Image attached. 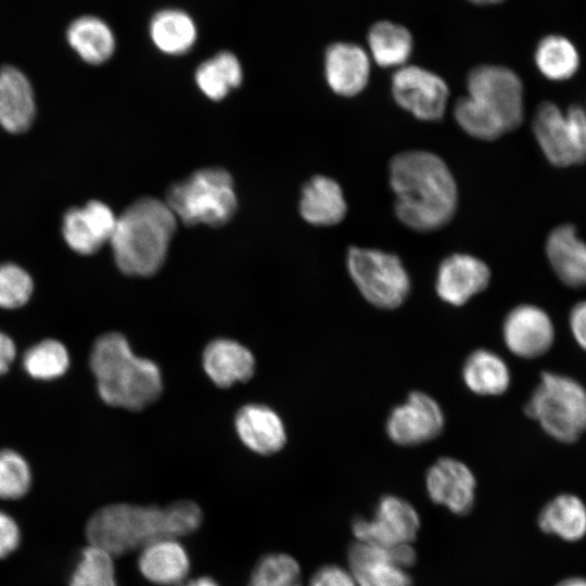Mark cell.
Wrapping results in <instances>:
<instances>
[{"label":"cell","mask_w":586,"mask_h":586,"mask_svg":"<svg viewBox=\"0 0 586 586\" xmlns=\"http://www.w3.org/2000/svg\"><path fill=\"white\" fill-rule=\"evenodd\" d=\"M469 1L476 4H495V3L501 2L502 0H469Z\"/></svg>","instance_id":"7bdbcfd3"},{"label":"cell","mask_w":586,"mask_h":586,"mask_svg":"<svg viewBox=\"0 0 586 586\" xmlns=\"http://www.w3.org/2000/svg\"><path fill=\"white\" fill-rule=\"evenodd\" d=\"M187 226L226 224L237 208L231 176L221 168H205L171 186L166 202Z\"/></svg>","instance_id":"52a82bcc"},{"label":"cell","mask_w":586,"mask_h":586,"mask_svg":"<svg viewBox=\"0 0 586 586\" xmlns=\"http://www.w3.org/2000/svg\"><path fill=\"white\" fill-rule=\"evenodd\" d=\"M247 586H302L301 568L289 555H266L255 565Z\"/></svg>","instance_id":"836d02e7"},{"label":"cell","mask_w":586,"mask_h":586,"mask_svg":"<svg viewBox=\"0 0 586 586\" xmlns=\"http://www.w3.org/2000/svg\"><path fill=\"white\" fill-rule=\"evenodd\" d=\"M538 525L563 540H579L586 535V505L575 495H559L542 509Z\"/></svg>","instance_id":"4316f807"},{"label":"cell","mask_w":586,"mask_h":586,"mask_svg":"<svg viewBox=\"0 0 586 586\" xmlns=\"http://www.w3.org/2000/svg\"><path fill=\"white\" fill-rule=\"evenodd\" d=\"M524 412L555 440L572 443L586 431V390L570 377L545 371Z\"/></svg>","instance_id":"8992f818"},{"label":"cell","mask_w":586,"mask_h":586,"mask_svg":"<svg viewBox=\"0 0 586 586\" xmlns=\"http://www.w3.org/2000/svg\"><path fill=\"white\" fill-rule=\"evenodd\" d=\"M234 425L242 443L259 455H272L283 448L286 433L281 418L260 404L243 406L235 415Z\"/></svg>","instance_id":"ac0fdd59"},{"label":"cell","mask_w":586,"mask_h":586,"mask_svg":"<svg viewBox=\"0 0 586 586\" xmlns=\"http://www.w3.org/2000/svg\"><path fill=\"white\" fill-rule=\"evenodd\" d=\"M300 212L311 225L332 226L341 222L347 205L340 184L329 177H313L303 188Z\"/></svg>","instance_id":"cb8c5ba5"},{"label":"cell","mask_w":586,"mask_h":586,"mask_svg":"<svg viewBox=\"0 0 586 586\" xmlns=\"http://www.w3.org/2000/svg\"><path fill=\"white\" fill-rule=\"evenodd\" d=\"M346 259L348 273L368 303L380 309H395L404 304L410 279L398 256L352 246Z\"/></svg>","instance_id":"ba28073f"},{"label":"cell","mask_w":586,"mask_h":586,"mask_svg":"<svg viewBox=\"0 0 586 586\" xmlns=\"http://www.w3.org/2000/svg\"><path fill=\"white\" fill-rule=\"evenodd\" d=\"M426 489L430 498L456 514L468 513L474 502L475 477L462 461L442 457L426 472Z\"/></svg>","instance_id":"e0dca14e"},{"label":"cell","mask_w":586,"mask_h":586,"mask_svg":"<svg viewBox=\"0 0 586 586\" xmlns=\"http://www.w3.org/2000/svg\"><path fill=\"white\" fill-rule=\"evenodd\" d=\"M548 260L559 279L572 288L586 286V243L571 225L555 228L546 242Z\"/></svg>","instance_id":"7402d4cb"},{"label":"cell","mask_w":586,"mask_h":586,"mask_svg":"<svg viewBox=\"0 0 586 586\" xmlns=\"http://www.w3.org/2000/svg\"><path fill=\"white\" fill-rule=\"evenodd\" d=\"M368 44L378 65L402 67L412 51V37L404 26L381 21L370 28Z\"/></svg>","instance_id":"f1b7e54d"},{"label":"cell","mask_w":586,"mask_h":586,"mask_svg":"<svg viewBox=\"0 0 586 586\" xmlns=\"http://www.w3.org/2000/svg\"><path fill=\"white\" fill-rule=\"evenodd\" d=\"M324 71L327 81L335 93L354 97L368 84L370 61L359 46L336 42L327 49Z\"/></svg>","instance_id":"d6986e66"},{"label":"cell","mask_w":586,"mask_h":586,"mask_svg":"<svg viewBox=\"0 0 586 586\" xmlns=\"http://www.w3.org/2000/svg\"><path fill=\"white\" fill-rule=\"evenodd\" d=\"M34 290L29 273L12 263L0 265V307L17 308L28 302Z\"/></svg>","instance_id":"d590c367"},{"label":"cell","mask_w":586,"mask_h":586,"mask_svg":"<svg viewBox=\"0 0 586 586\" xmlns=\"http://www.w3.org/2000/svg\"><path fill=\"white\" fill-rule=\"evenodd\" d=\"M202 362L208 378L219 387L246 382L255 370V359L251 351L228 339L209 342L203 352Z\"/></svg>","instance_id":"ffe728a7"},{"label":"cell","mask_w":586,"mask_h":586,"mask_svg":"<svg viewBox=\"0 0 586 586\" xmlns=\"http://www.w3.org/2000/svg\"><path fill=\"white\" fill-rule=\"evenodd\" d=\"M461 375L466 386L481 396L501 395L511 382L506 361L486 348H479L469 354L463 362Z\"/></svg>","instance_id":"d4e9b609"},{"label":"cell","mask_w":586,"mask_h":586,"mask_svg":"<svg viewBox=\"0 0 586 586\" xmlns=\"http://www.w3.org/2000/svg\"><path fill=\"white\" fill-rule=\"evenodd\" d=\"M138 566L150 582L161 586H178L188 576L190 561L177 539H161L141 549Z\"/></svg>","instance_id":"603a6c76"},{"label":"cell","mask_w":586,"mask_h":586,"mask_svg":"<svg viewBox=\"0 0 586 586\" xmlns=\"http://www.w3.org/2000/svg\"><path fill=\"white\" fill-rule=\"evenodd\" d=\"M23 366L34 379L53 380L63 375L68 369L69 355L63 343L49 339L26 351Z\"/></svg>","instance_id":"1f68e13d"},{"label":"cell","mask_w":586,"mask_h":586,"mask_svg":"<svg viewBox=\"0 0 586 586\" xmlns=\"http://www.w3.org/2000/svg\"><path fill=\"white\" fill-rule=\"evenodd\" d=\"M507 348L521 358H536L547 353L555 341L549 315L538 306L522 304L512 308L502 324Z\"/></svg>","instance_id":"5bb4252c"},{"label":"cell","mask_w":586,"mask_h":586,"mask_svg":"<svg viewBox=\"0 0 586 586\" xmlns=\"http://www.w3.org/2000/svg\"><path fill=\"white\" fill-rule=\"evenodd\" d=\"M155 47L169 55L188 52L196 40V27L189 14L165 9L154 14L149 26Z\"/></svg>","instance_id":"83f0119b"},{"label":"cell","mask_w":586,"mask_h":586,"mask_svg":"<svg viewBox=\"0 0 586 586\" xmlns=\"http://www.w3.org/2000/svg\"><path fill=\"white\" fill-rule=\"evenodd\" d=\"M395 102L422 120L441 119L445 113L449 90L436 74L416 65L399 67L392 77Z\"/></svg>","instance_id":"7c38bea8"},{"label":"cell","mask_w":586,"mask_h":586,"mask_svg":"<svg viewBox=\"0 0 586 586\" xmlns=\"http://www.w3.org/2000/svg\"><path fill=\"white\" fill-rule=\"evenodd\" d=\"M201 508L191 500L166 507L114 504L98 510L88 521L89 545L122 556L161 539H177L196 531Z\"/></svg>","instance_id":"7a4b0ae2"},{"label":"cell","mask_w":586,"mask_h":586,"mask_svg":"<svg viewBox=\"0 0 586 586\" xmlns=\"http://www.w3.org/2000/svg\"><path fill=\"white\" fill-rule=\"evenodd\" d=\"M309 586H357V583L346 570L336 565H326L315 572Z\"/></svg>","instance_id":"8d00e7d4"},{"label":"cell","mask_w":586,"mask_h":586,"mask_svg":"<svg viewBox=\"0 0 586 586\" xmlns=\"http://www.w3.org/2000/svg\"><path fill=\"white\" fill-rule=\"evenodd\" d=\"M489 281L491 270L483 260L458 253L440 264L435 290L443 302L459 307L484 291Z\"/></svg>","instance_id":"2e32d148"},{"label":"cell","mask_w":586,"mask_h":586,"mask_svg":"<svg viewBox=\"0 0 586 586\" xmlns=\"http://www.w3.org/2000/svg\"><path fill=\"white\" fill-rule=\"evenodd\" d=\"M569 323L574 340L586 351V301L577 303L572 308Z\"/></svg>","instance_id":"f35d334b"},{"label":"cell","mask_w":586,"mask_h":586,"mask_svg":"<svg viewBox=\"0 0 586 586\" xmlns=\"http://www.w3.org/2000/svg\"><path fill=\"white\" fill-rule=\"evenodd\" d=\"M468 94L454 107L455 119L471 137L491 141L518 128L524 116L523 86L510 68L480 65L470 71Z\"/></svg>","instance_id":"3957f363"},{"label":"cell","mask_w":586,"mask_h":586,"mask_svg":"<svg viewBox=\"0 0 586 586\" xmlns=\"http://www.w3.org/2000/svg\"><path fill=\"white\" fill-rule=\"evenodd\" d=\"M390 182L398 219L419 232L435 231L454 217L457 184L446 163L428 151H405L390 162Z\"/></svg>","instance_id":"6da1fadb"},{"label":"cell","mask_w":586,"mask_h":586,"mask_svg":"<svg viewBox=\"0 0 586 586\" xmlns=\"http://www.w3.org/2000/svg\"><path fill=\"white\" fill-rule=\"evenodd\" d=\"M66 39L78 56L91 65L106 62L115 50V37L111 27L93 15L74 20L66 30Z\"/></svg>","instance_id":"484cf974"},{"label":"cell","mask_w":586,"mask_h":586,"mask_svg":"<svg viewBox=\"0 0 586 586\" xmlns=\"http://www.w3.org/2000/svg\"><path fill=\"white\" fill-rule=\"evenodd\" d=\"M90 368L102 400L113 407L142 410L163 392L160 367L137 356L127 339L109 332L97 339L90 354Z\"/></svg>","instance_id":"277c9868"},{"label":"cell","mask_w":586,"mask_h":586,"mask_svg":"<svg viewBox=\"0 0 586 586\" xmlns=\"http://www.w3.org/2000/svg\"><path fill=\"white\" fill-rule=\"evenodd\" d=\"M347 558L358 586H412L406 572L416 562L410 544L381 547L357 540L349 546Z\"/></svg>","instance_id":"30bf717a"},{"label":"cell","mask_w":586,"mask_h":586,"mask_svg":"<svg viewBox=\"0 0 586 586\" xmlns=\"http://www.w3.org/2000/svg\"><path fill=\"white\" fill-rule=\"evenodd\" d=\"M117 217L103 202L92 200L84 207L67 209L62 219V234L76 253L91 255L110 241Z\"/></svg>","instance_id":"9a60e30c"},{"label":"cell","mask_w":586,"mask_h":586,"mask_svg":"<svg viewBox=\"0 0 586 586\" xmlns=\"http://www.w3.org/2000/svg\"><path fill=\"white\" fill-rule=\"evenodd\" d=\"M556 586H586V578L584 577H569L559 582Z\"/></svg>","instance_id":"b9f144b4"},{"label":"cell","mask_w":586,"mask_h":586,"mask_svg":"<svg viewBox=\"0 0 586 586\" xmlns=\"http://www.w3.org/2000/svg\"><path fill=\"white\" fill-rule=\"evenodd\" d=\"M20 543V530L16 522L5 512L0 511V559L16 549Z\"/></svg>","instance_id":"74e56055"},{"label":"cell","mask_w":586,"mask_h":586,"mask_svg":"<svg viewBox=\"0 0 586 586\" xmlns=\"http://www.w3.org/2000/svg\"><path fill=\"white\" fill-rule=\"evenodd\" d=\"M178 586H219L218 583L209 576H201Z\"/></svg>","instance_id":"60d3db41"},{"label":"cell","mask_w":586,"mask_h":586,"mask_svg":"<svg viewBox=\"0 0 586 586\" xmlns=\"http://www.w3.org/2000/svg\"><path fill=\"white\" fill-rule=\"evenodd\" d=\"M533 132L547 160L560 167L586 162V111L576 104L563 113L552 102L539 104Z\"/></svg>","instance_id":"9c48e42d"},{"label":"cell","mask_w":586,"mask_h":586,"mask_svg":"<svg viewBox=\"0 0 586 586\" xmlns=\"http://www.w3.org/2000/svg\"><path fill=\"white\" fill-rule=\"evenodd\" d=\"M535 63L546 78L561 81L571 78L576 73L579 66V54L568 38L549 35L537 44Z\"/></svg>","instance_id":"4dcf8cb0"},{"label":"cell","mask_w":586,"mask_h":586,"mask_svg":"<svg viewBox=\"0 0 586 586\" xmlns=\"http://www.w3.org/2000/svg\"><path fill=\"white\" fill-rule=\"evenodd\" d=\"M420 521L415 508L405 499L387 495L380 499L371 520L356 518L353 533L358 542L393 547L410 544L417 536Z\"/></svg>","instance_id":"4fadbf2b"},{"label":"cell","mask_w":586,"mask_h":586,"mask_svg":"<svg viewBox=\"0 0 586 586\" xmlns=\"http://www.w3.org/2000/svg\"><path fill=\"white\" fill-rule=\"evenodd\" d=\"M243 72L238 58L221 51L200 64L195 81L201 91L212 100H221L242 82Z\"/></svg>","instance_id":"f546056e"},{"label":"cell","mask_w":586,"mask_h":586,"mask_svg":"<svg viewBox=\"0 0 586 586\" xmlns=\"http://www.w3.org/2000/svg\"><path fill=\"white\" fill-rule=\"evenodd\" d=\"M3 93L0 106V125L10 133L27 131L36 116V101L27 76L12 65L0 68Z\"/></svg>","instance_id":"44dd1931"},{"label":"cell","mask_w":586,"mask_h":586,"mask_svg":"<svg viewBox=\"0 0 586 586\" xmlns=\"http://www.w3.org/2000/svg\"><path fill=\"white\" fill-rule=\"evenodd\" d=\"M2 93H3V85H2V79L0 75V106H1Z\"/></svg>","instance_id":"ee69618b"},{"label":"cell","mask_w":586,"mask_h":586,"mask_svg":"<svg viewBox=\"0 0 586 586\" xmlns=\"http://www.w3.org/2000/svg\"><path fill=\"white\" fill-rule=\"evenodd\" d=\"M31 473L27 461L16 451H0V499H17L29 489Z\"/></svg>","instance_id":"e575fe53"},{"label":"cell","mask_w":586,"mask_h":586,"mask_svg":"<svg viewBox=\"0 0 586 586\" xmlns=\"http://www.w3.org/2000/svg\"><path fill=\"white\" fill-rule=\"evenodd\" d=\"M15 353L16 348L12 339L0 331V377L9 370L10 365L14 360Z\"/></svg>","instance_id":"ab89813d"},{"label":"cell","mask_w":586,"mask_h":586,"mask_svg":"<svg viewBox=\"0 0 586 586\" xmlns=\"http://www.w3.org/2000/svg\"><path fill=\"white\" fill-rule=\"evenodd\" d=\"M69 586H117L113 556L92 545L86 547L71 576Z\"/></svg>","instance_id":"d6a6232c"},{"label":"cell","mask_w":586,"mask_h":586,"mask_svg":"<svg viewBox=\"0 0 586 586\" xmlns=\"http://www.w3.org/2000/svg\"><path fill=\"white\" fill-rule=\"evenodd\" d=\"M177 218L165 202L142 198L117 217L110 240L119 270L128 276L149 277L162 267Z\"/></svg>","instance_id":"5b68a950"},{"label":"cell","mask_w":586,"mask_h":586,"mask_svg":"<svg viewBox=\"0 0 586 586\" xmlns=\"http://www.w3.org/2000/svg\"><path fill=\"white\" fill-rule=\"evenodd\" d=\"M445 417L440 404L429 394L411 392L405 402L390 412L385 431L400 446H416L436 438L444 429Z\"/></svg>","instance_id":"8fae6325"}]
</instances>
